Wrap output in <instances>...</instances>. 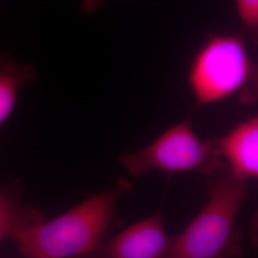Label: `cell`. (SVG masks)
I'll use <instances>...</instances> for the list:
<instances>
[{"label": "cell", "instance_id": "obj_6", "mask_svg": "<svg viewBox=\"0 0 258 258\" xmlns=\"http://www.w3.org/2000/svg\"><path fill=\"white\" fill-rule=\"evenodd\" d=\"M216 148L228 169L248 182L258 176V117L253 115L215 140Z\"/></svg>", "mask_w": 258, "mask_h": 258}, {"label": "cell", "instance_id": "obj_3", "mask_svg": "<svg viewBox=\"0 0 258 258\" xmlns=\"http://www.w3.org/2000/svg\"><path fill=\"white\" fill-rule=\"evenodd\" d=\"M187 83L198 106L241 97L253 102L257 91V66L242 36L216 34L194 55Z\"/></svg>", "mask_w": 258, "mask_h": 258}, {"label": "cell", "instance_id": "obj_7", "mask_svg": "<svg viewBox=\"0 0 258 258\" xmlns=\"http://www.w3.org/2000/svg\"><path fill=\"white\" fill-rule=\"evenodd\" d=\"M37 79L34 65L19 62L8 53H0V126L15 109L19 91Z\"/></svg>", "mask_w": 258, "mask_h": 258}, {"label": "cell", "instance_id": "obj_5", "mask_svg": "<svg viewBox=\"0 0 258 258\" xmlns=\"http://www.w3.org/2000/svg\"><path fill=\"white\" fill-rule=\"evenodd\" d=\"M172 242L161 212L137 222L81 258H166Z\"/></svg>", "mask_w": 258, "mask_h": 258}, {"label": "cell", "instance_id": "obj_2", "mask_svg": "<svg viewBox=\"0 0 258 258\" xmlns=\"http://www.w3.org/2000/svg\"><path fill=\"white\" fill-rule=\"evenodd\" d=\"M208 200L172 242L166 258H241L243 232L236 224L248 198L247 182L226 167L207 179Z\"/></svg>", "mask_w": 258, "mask_h": 258}, {"label": "cell", "instance_id": "obj_4", "mask_svg": "<svg viewBox=\"0 0 258 258\" xmlns=\"http://www.w3.org/2000/svg\"><path fill=\"white\" fill-rule=\"evenodd\" d=\"M119 162L135 178L152 171L196 172L212 177L227 167L215 140L199 138L189 117L166 129L146 148L121 153Z\"/></svg>", "mask_w": 258, "mask_h": 258}, {"label": "cell", "instance_id": "obj_11", "mask_svg": "<svg viewBox=\"0 0 258 258\" xmlns=\"http://www.w3.org/2000/svg\"><path fill=\"white\" fill-rule=\"evenodd\" d=\"M105 0H83L82 10L86 15H93L102 8Z\"/></svg>", "mask_w": 258, "mask_h": 258}, {"label": "cell", "instance_id": "obj_9", "mask_svg": "<svg viewBox=\"0 0 258 258\" xmlns=\"http://www.w3.org/2000/svg\"><path fill=\"white\" fill-rule=\"evenodd\" d=\"M242 26L252 43H257L258 0H234Z\"/></svg>", "mask_w": 258, "mask_h": 258}, {"label": "cell", "instance_id": "obj_1", "mask_svg": "<svg viewBox=\"0 0 258 258\" xmlns=\"http://www.w3.org/2000/svg\"><path fill=\"white\" fill-rule=\"evenodd\" d=\"M125 181L84 199L53 219H43L15 238L25 258H81L102 243L115 217Z\"/></svg>", "mask_w": 258, "mask_h": 258}, {"label": "cell", "instance_id": "obj_10", "mask_svg": "<svg viewBox=\"0 0 258 258\" xmlns=\"http://www.w3.org/2000/svg\"><path fill=\"white\" fill-rule=\"evenodd\" d=\"M22 191L23 185L20 181H15L9 184L0 185V205L21 200Z\"/></svg>", "mask_w": 258, "mask_h": 258}, {"label": "cell", "instance_id": "obj_8", "mask_svg": "<svg viewBox=\"0 0 258 258\" xmlns=\"http://www.w3.org/2000/svg\"><path fill=\"white\" fill-rule=\"evenodd\" d=\"M21 200L0 205V244L15 239L21 231L45 219L36 208L21 206Z\"/></svg>", "mask_w": 258, "mask_h": 258}]
</instances>
